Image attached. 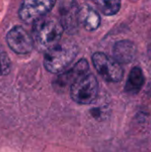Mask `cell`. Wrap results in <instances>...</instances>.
Wrapping results in <instances>:
<instances>
[{"mask_svg": "<svg viewBox=\"0 0 151 152\" xmlns=\"http://www.w3.org/2000/svg\"><path fill=\"white\" fill-rule=\"evenodd\" d=\"M93 63L101 77L110 83H117L123 79L124 69L113 58L103 53H95L93 55Z\"/></svg>", "mask_w": 151, "mask_h": 152, "instance_id": "obj_4", "label": "cell"}, {"mask_svg": "<svg viewBox=\"0 0 151 152\" xmlns=\"http://www.w3.org/2000/svg\"><path fill=\"white\" fill-rule=\"evenodd\" d=\"M99 84L97 78L91 73L80 77L70 86L71 99L81 105L92 104L97 99Z\"/></svg>", "mask_w": 151, "mask_h": 152, "instance_id": "obj_3", "label": "cell"}, {"mask_svg": "<svg viewBox=\"0 0 151 152\" xmlns=\"http://www.w3.org/2000/svg\"><path fill=\"white\" fill-rule=\"evenodd\" d=\"M145 83V77L140 67H133L130 71L125 86V92L131 95L137 94Z\"/></svg>", "mask_w": 151, "mask_h": 152, "instance_id": "obj_11", "label": "cell"}, {"mask_svg": "<svg viewBox=\"0 0 151 152\" xmlns=\"http://www.w3.org/2000/svg\"><path fill=\"white\" fill-rule=\"evenodd\" d=\"M89 64L86 60L81 59L77 61L73 68L63 71L59 75L53 82V86L57 91H64L69 86H71L80 77L89 73Z\"/></svg>", "mask_w": 151, "mask_h": 152, "instance_id": "obj_7", "label": "cell"}, {"mask_svg": "<svg viewBox=\"0 0 151 152\" xmlns=\"http://www.w3.org/2000/svg\"><path fill=\"white\" fill-rule=\"evenodd\" d=\"M77 45L69 40L59 42L44 53V65L51 73L61 74L72 63L77 54Z\"/></svg>", "mask_w": 151, "mask_h": 152, "instance_id": "obj_2", "label": "cell"}, {"mask_svg": "<svg viewBox=\"0 0 151 152\" xmlns=\"http://www.w3.org/2000/svg\"><path fill=\"white\" fill-rule=\"evenodd\" d=\"M137 53L136 45L130 40H121L115 44L113 48L114 60L119 64H128L132 62Z\"/></svg>", "mask_w": 151, "mask_h": 152, "instance_id": "obj_9", "label": "cell"}, {"mask_svg": "<svg viewBox=\"0 0 151 152\" xmlns=\"http://www.w3.org/2000/svg\"><path fill=\"white\" fill-rule=\"evenodd\" d=\"M95 4L101 12L105 15H114L120 10L121 7V2L118 0H98L95 1Z\"/></svg>", "mask_w": 151, "mask_h": 152, "instance_id": "obj_12", "label": "cell"}, {"mask_svg": "<svg viewBox=\"0 0 151 152\" xmlns=\"http://www.w3.org/2000/svg\"><path fill=\"white\" fill-rule=\"evenodd\" d=\"M6 42L9 47L18 54H28L34 48L32 37L20 26L13 27L6 35Z\"/></svg>", "mask_w": 151, "mask_h": 152, "instance_id": "obj_6", "label": "cell"}, {"mask_svg": "<svg viewBox=\"0 0 151 152\" xmlns=\"http://www.w3.org/2000/svg\"><path fill=\"white\" fill-rule=\"evenodd\" d=\"M79 23L88 31L96 30L101 25V16L98 12L88 4L79 8Z\"/></svg>", "mask_w": 151, "mask_h": 152, "instance_id": "obj_10", "label": "cell"}, {"mask_svg": "<svg viewBox=\"0 0 151 152\" xmlns=\"http://www.w3.org/2000/svg\"><path fill=\"white\" fill-rule=\"evenodd\" d=\"M55 3L56 2L53 0L24 1L19 10L20 18L27 23H35L38 20L44 18V16L52 10Z\"/></svg>", "mask_w": 151, "mask_h": 152, "instance_id": "obj_5", "label": "cell"}, {"mask_svg": "<svg viewBox=\"0 0 151 152\" xmlns=\"http://www.w3.org/2000/svg\"><path fill=\"white\" fill-rule=\"evenodd\" d=\"M61 23L63 29L69 33L77 30L79 25V7L77 2L63 1L60 6Z\"/></svg>", "mask_w": 151, "mask_h": 152, "instance_id": "obj_8", "label": "cell"}, {"mask_svg": "<svg viewBox=\"0 0 151 152\" xmlns=\"http://www.w3.org/2000/svg\"><path fill=\"white\" fill-rule=\"evenodd\" d=\"M11 60L5 50L0 46V76H6L11 71Z\"/></svg>", "mask_w": 151, "mask_h": 152, "instance_id": "obj_13", "label": "cell"}, {"mask_svg": "<svg viewBox=\"0 0 151 152\" xmlns=\"http://www.w3.org/2000/svg\"><path fill=\"white\" fill-rule=\"evenodd\" d=\"M63 28L60 20L55 18H42L33 25L34 45L42 51H48L55 46L61 39Z\"/></svg>", "mask_w": 151, "mask_h": 152, "instance_id": "obj_1", "label": "cell"}]
</instances>
